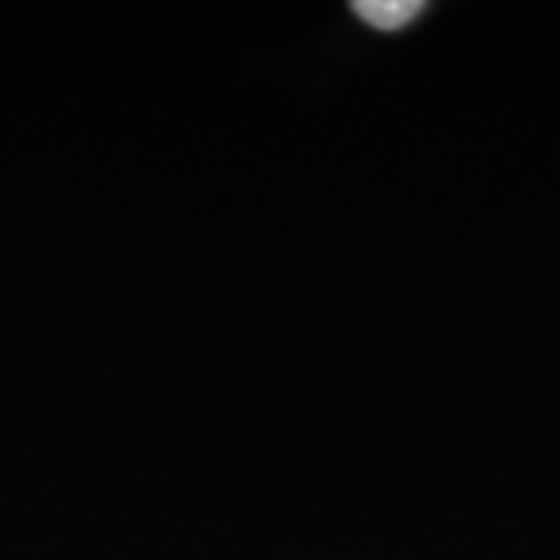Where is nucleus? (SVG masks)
I'll return each mask as SVG.
<instances>
[{
	"instance_id": "nucleus-1",
	"label": "nucleus",
	"mask_w": 560,
	"mask_h": 560,
	"mask_svg": "<svg viewBox=\"0 0 560 560\" xmlns=\"http://www.w3.org/2000/svg\"><path fill=\"white\" fill-rule=\"evenodd\" d=\"M420 10H423L420 0H359V3H352V13L377 32H399L418 20Z\"/></svg>"
}]
</instances>
